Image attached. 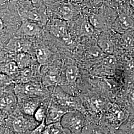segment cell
Returning a JSON list of instances; mask_svg holds the SVG:
<instances>
[{"mask_svg":"<svg viewBox=\"0 0 134 134\" xmlns=\"http://www.w3.org/2000/svg\"><path fill=\"white\" fill-rule=\"evenodd\" d=\"M30 1L34 5H37L41 3L42 2V0H30Z\"/></svg>","mask_w":134,"mask_h":134,"instance_id":"obj_34","label":"cell"},{"mask_svg":"<svg viewBox=\"0 0 134 134\" xmlns=\"http://www.w3.org/2000/svg\"><path fill=\"white\" fill-rule=\"evenodd\" d=\"M130 4L134 8V0H130Z\"/></svg>","mask_w":134,"mask_h":134,"instance_id":"obj_36","label":"cell"},{"mask_svg":"<svg viewBox=\"0 0 134 134\" xmlns=\"http://www.w3.org/2000/svg\"><path fill=\"white\" fill-rule=\"evenodd\" d=\"M22 15L26 18V20L34 23L41 22L43 20L42 14L37 9H34L30 10L23 11L21 12Z\"/></svg>","mask_w":134,"mask_h":134,"instance_id":"obj_17","label":"cell"},{"mask_svg":"<svg viewBox=\"0 0 134 134\" xmlns=\"http://www.w3.org/2000/svg\"><path fill=\"white\" fill-rule=\"evenodd\" d=\"M50 134H61L64 131L61 123L50 124Z\"/></svg>","mask_w":134,"mask_h":134,"instance_id":"obj_32","label":"cell"},{"mask_svg":"<svg viewBox=\"0 0 134 134\" xmlns=\"http://www.w3.org/2000/svg\"><path fill=\"white\" fill-rule=\"evenodd\" d=\"M50 125H46L45 128L43 130L42 134H50Z\"/></svg>","mask_w":134,"mask_h":134,"instance_id":"obj_33","label":"cell"},{"mask_svg":"<svg viewBox=\"0 0 134 134\" xmlns=\"http://www.w3.org/2000/svg\"><path fill=\"white\" fill-rule=\"evenodd\" d=\"M112 134H126V133L124 132H123V131H122L120 130H117V131H116L114 133H113Z\"/></svg>","mask_w":134,"mask_h":134,"instance_id":"obj_35","label":"cell"},{"mask_svg":"<svg viewBox=\"0 0 134 134\" xmlns=\"http://www.w3.org/2000/svg\"><path fill=\"white\" fill-rule=\"evenodd\" d=\"M91 104L92 109L96 111H101L104 108V106L105 105L104 101L97 97L91 98Z\"/></svg>","mask_w":134,"mask_h":134,"instance_id":"obj_29","label":"cell"},{"mask_svg":"<svg viewBox=\"0 0 134 134\" xmlns=\"http://www.w3.org/2000/svg\"><path fill=\"white\" fill-rule=\"evenodd\" d=\"M123 40L125 47L129 48L134 46V38L132 35L129 34L125 35L123 37Z\"/></svg>","mask_w":134,"mask_h":134,"instance_id":"obj_31","label":"cell"},{"mask_svg":"<svg viewBox=\"0 0 134 134\" xmlns=\"http://www.w3.org/2000/svg\"><path fill=\"white\" fill-rule=\"evenodd\" d=\"M94 28L92 26L88 20L84 21L81 25V35H91L93 34Z\"/></svg>","mask_w":134,"mask_h":134,"instance_id":"obj_28","label":"cell"},{"mask_svg":"<svg viewBox=\"0 0 134 134\" xmlns=\"http://www.w3.org/2000/svg\"><path fill=\"white\" fill-rule=\"evenodd\" d=\"M65 75L67 81L70 84L74 85L76 83L79 76V69L74 65L69 66L66 70Z\"/></svg>","mask_w":134,"mask_h":134,"instance_id":"obj_15","label":"cell"},{"mask_svg":"<svg viewBox=\"0 0 134 134\" xmlns=\"http://www.w3.org/2000/svg\"><path fill=\"white\" fill-rule=\"evenodd\" d=\"M40 30L41 28L38 24L26 20L23 22L18 32L25 36H34L39 34Z\"/></svg>","mask_w":134,"mask_h":134,"instance_id":"obj_9","label":"cell"},{"mask_svg":"<svg viewBox=\"0 0 134 134\" xmlns=\"http://www.w3.org/2000/svg\"><path fill=\"white\" fill-rule=\"evenodd\" d=\"M46 126V124L45 123V120H44L35 128H34V129L29 131L26 133V134H42Z\"/></svg>","mask_w":134,"mask_h":134,"instance_id":"obj_30","label":"cell"},{"mask_svg":"<svg viewBox=\"0 0 134 134\" xmlns=\"http://www.w3.org/2000/svg\"><path fill=\"white\" fill-rule=\"evenodd\" d=\"M49 32L56 38L62 39L65 41L70 39L66 24L64 20L61 19H55L51 23Z\"/></svg>","mask_w":134,"mask_h":134,"instance_id":"obj_5","label":"cell"},{"mask_svg":"<svg viewBox=\"0 0 134 134\" xmlns=\"http://www.w3.org/2000/svg\"><path fill=\"white\" fill-rule=\"evenodd\" d=\"M12 127L14 131L19 134H24L30 131L31 125L27 119L22 115L14 117L12 122Z\"/></svg>","mask_w":134,"mask_h":134,"instance_id":"obj_10","label":"cell"},{"mask_svg":"<svg viewBox=\"0 0 134 134\" xmlns=\"http://www.w3.org/2000/svg\"><path fill=\"white\" fill-rule=\"evenodd\" d=\"M60 123L64 129L69 130L72 134H81L86 125L85 116L77 111L68 112Z\"/></svg>","mask_w":134,"mask_h":134,"instance_id":"obj_2","label":"cell"},{"mask_svg":"<svg viewBox=\"0 0 134 134\" xmlns=\"http://www.w3.org/2000/svg\"><path fill=\"white\" fill-rule=\"evenodd\" d=\"M53 99L58 106L67 112L77 111L79 107L77 99L63 91L60 87L55 89L53 94Z\"/></svg>","mask_w":134,"mask_h":134,"instance_id":"obj_3","label":"cell"},{"mask_svg":"<svg viewBox=\"0 0 134 134\" xmlns=\"http://www.w3.org/2000/svg\"><path fill=\"white\" fill-rule=\"evenodd\" d=\"M126 133V134H128V133Z\"/></svg>","mask_w":134,"mask_h":134,"instance_id":"obj_39","label":"cell"},{"mask_svg":"<svg viewBox=\"0 0 134 134\" xmlns=\"http://www.w3.org/2000/svg\"><path fill=\"white\" fill-rule=\"evenodd\" d=\"M119 130L128 134H134V117L129 118Z\"/></svg>","mask_w":134,"mask_h":134,"instance_id":"obj_26","label":"cell"},{"mask_svg":"<svg viewBox=\"0 0 134 134\" xmlns=\"http://www.w3.org/2000/svg\"><path fill=\"white\" fill-rule=\"evenodd\" d=\"M59 78L57 75L55 74H49L45 75L42 79V83L46 87L54 86L58 83Z\"/></svg>","mask_w":134,"mask_h":134,"instance_id":"obj_25","label":"cell"},{"mask_svg":"<svg viewBox=\"0 0 134 134\" xmlns=\"http://www.w3.org/2000/svg\"><path fill=\"white\" fill-rule=\"evenodd\" d=\"M68 112L58 108L55 106H50L47 110L45 123L46 125L60 123L63 116Z\"/></svg>","mask_w":134,"mask_h":134,"instance_id":"obj_7","label":"cell"},{"mask_svg":"<svg viewBox=\"0 0 134 134\" xmlns=\"http://www.w3.org/2000/svg\"><path fill=\"white\" fill-rule=\"evenodd\" d=\"M59 14L63 19L68 20L72 19L74 15V10L70 4H65L60 7L59 10Z\"/></svg>","mask_w":134,"mask_h":134,"instance_id":"obj_20","label":"cell"},{"mask_svg":"<svg viewBox=\"0 0 134 134\" xmlns=\"http://www.w3.org/2000/svg\"><path fill=\"white\" fill-rule=\"evenodd\" d=\"M35 55L39 64L44 65L50 57V53L47 49L38 48L35 50Z\"/></svg>","mask_w":134,"mask_h":134,"instance_id":"obj_21","label":"cell"},{"mask_svg":"<svg viewBox=\"0 0 134 134\" xmlns=\"http://www.w3.org/2000/svg\"><path fill=\"white\" fill-rule=\"evenodd\" d=\"M126 99L130 110L129 116L134 114V87L129 88L126 93Z\"/></svg>","mask_w":134,"mask_h":134,"instance_id":"obj_24","label":"cell"},{"mask_svg":"<svg viewBox=\"0 0 134 134\" xmlns=\"http://www.w3.org/2000/svg\"><path fill=\"white\" fill-rule=\"evenodd\" d=\"M117 23L120 29L123 31H128L133 29L134 21L129 16L125 14H121L118 18Z\"/></svg>","mask_w":134,"mask_h":134,"instance_id":"obj_14","label":"cell"},{"mask_svg":"<svg viewBox=\"0 0 134 134\" xmlns=\"http://www.w3.org/2000/svg\"><path fill=\"white\" fill-rule=\"evenodd\" d=\"M32 75L33 72L29 67L20 70L18 76L19 81V83H29L31 81Z\"/></svg>","mask_w":134,"mask_h":134,"instance_id":"obj_22","label":"cell"},{"mask_svg":"<svg viewBox=\"0 0 134 134\" xmlns=\"http://www.w3.org/2000/svg\"><path fill=\"white\" fill-rule=\"evenodd\" d=\"M18 97L15 92L5 91L1 93V109L3 111H10L14 110L16 107Z\"/></svg>","mask_w":134,"mask_h":134,"instance_id":"obj_6","label":"cell"},{"mask_svg":"<svg viewBox=\"0 0 134 134\" xmlns=\"http://www.w3.org/2000/svg\"><path fill=\"white\" fill-rule=\"evenodd\" d=\"M18 1H19V2H26V1H27V0H18Z\"/></svg>","mask_w":134,"mask_h":134,"instance_id":"obj_37","label":"cell"},{"mask_svg":"<svg viewBox=\"0 0 134 134\" xmlns=\"http://www.w3.org/2000/svg\"><path fill=\"white\" fill-rule=\"evenodd\" d=\"M46 114L47 112L45 108L42 106H40L34 114V119L40 123L44 120H45Z\"/></svg>","mask_w":134,"mask_h":134,"instance_id":"obj_27","label":"cell"},{"mask_svg":"<svg viewBox=\"0 0 134 134\" xmlns=\"http://www.w3.org/2000/svg\"><path fill=\"white\" fill-rule=\"evenodd\" d=\"M42 87L37 84L32 83H18L14 87V91L18 99L26 97H34L42 96L43 92Z\"/></svg>","mask_w":134,"mask_h":134,"instance_id":"obj_4","label":"cell"},{"mask_svg":"<svg viewBox=\"0 0 134 134\" xmlns=\"http://www.w3.org/2000/svg\"><path fill=\"white\" fill-rule=\"evenodd\" d=\"M112 133L104 124H97L94 123L86 124L81 134H112Z\"/></svg>","mask_w":134,"mask_h":134,"instance_id":"obj_11","label":"cell"},{"mask_svg":"<svg viewBox=\"0 0 134 134\" xmlns=\"http://www.w3.org/2000/svg\"><path fill=\"white\" fill-rule=\"evenodd\" d=\"M117 64V58L112 54L108 55L105 57L103 58L101 62V66L110 71H113L116 69Z\"/></svg>","mask_w":134,"mask_h":134,"instance_id":"obj_18","label":"cell"},{"mask_svg":"<svg viewBox=\"0 0 134 134\" xmlns=\"http://www.w3.org/2000/svg\"><path fill=\"white\" fill-rule=\"evenodd\" d=\"M88 21L94 29H101L105 28L106 26L105 19L100 14H91L89 17Z\"/></svg>","mask_w":134,"mask_h":134,"instance_id":"obj_16","label":"cell"},{"mask_svg":"<svg viewBox=\"0 0 134 134\" xmlns=\"http://www.w3.org/2000/svg\"><path fill=\"white\" fill-rule=\"evenodd\" d=\"M61 134H66V133L65 132V131H64H64H63L61 133Z\"/></svg>","mask_w":134,"mask_h":134,"instance_id":"obj_38","label":"cell"},{"mask_svg":"<svg viewBox=\"0 0 134 134\" xmlns=\"http://www.w3.org/2000/svg\"><path fill=\"white\" fill-rule=\"evenodd\" d=\"M98 45L103 52L111 54L113 52V47L110 40L104 37H101L98 41Z\"/></svg>","mask_w":134,"mask_h":134,"instance_id":"obj_23","label":"cell"},{"mask_svg":"<svg viewBox=\"0 0 134 134\" xmlns=\"http://www.w3.org/2000/svg\"><path fill=\"white\" fill-rule=\"evenodd\" d=\"M1 72L10 77H18L20 69L15 61H12L7 63L1 67Z\"/></svg>","mask_w":134,"mask_h":134,"instance_id":"obj_13","label":"cell"},{"mask_svg":"<svg viewBox=\"0 0 134 134\" xmlns=\"http://www.w3.org/2000/svg\"><path fill=\"white\" fill-rule=\"evenodd\" d=\"M129 112L121 108L117 104H112L107 107L104 124L113 133L119 129L120 127L129 117Z\"/></svg>","mask_w":134,"mask_h":134,"instance_id":"obj_1","label":"cell"},{"mask_svg":"<svg viewBox=\"0 0 134 134\" xmlns=\"http://www.w3.org/2000/svg\"><path fill=\"white\" fill-rule=\"evenodd\" d=\"M15 61L19 69L23 70L30 67L34 62V59L28 53H20L16 56Z\"/></svg>","mask_w":134,"mask_h":134,"instance_id":"obj_12","label":"cell"},{"mask_svg":"<svg viewBox=\"0 0 134 134\" xmlns=\"http://www.w3.org/2000/svg\"><path fill=\"white\" fill-rule=\"evenodd\" d=\"M30 46V42L24 39H13L8 44L9 49L18 53H27Z\"/></svg>","mask_w":134,"mask_h":134,"instance_id":"obj_8","label":"cell"},{"mask_svg":"<svg viewBox=\"0 0 134 134\" xmlns=\"http://www.w3.org/2000/svg\"><path fill=\"white\" fill-rule=\"evenodd\" d=\"M38 107V103L32 100H27L24 103L22 106V109L24 114L26 115L34 116Z\"/></svg>","mask_w":134,"mask_h":134,"instance_id":"obj_19","label":"cell"}]
</instances>
